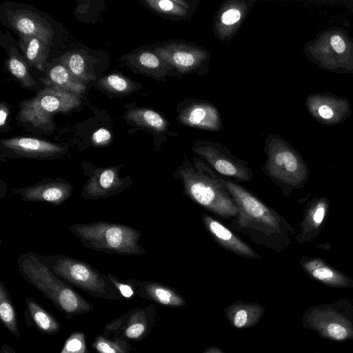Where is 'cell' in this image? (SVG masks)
Segmentation results:
<instances>
[{
    "label": "cell",
    "mask_w": 353,
    "mask_h": 353,
    "mask_svg": "<svg viewBox=\"0 0 353 353\" xmlns=\"http://www.w3.org/2000/svg\"><path fill=\"white\" fill-rule=\"evenodd\" d=\"M200 0H145L144 4L154 13L172 21L190 20Z\"/></svg>",
    "instance_id": "cb8c5ba5"
},
{
    "label": "cell",
    "mask_w": 353,
    "mask_h": 353,
    "mask_svg": "<svg viewBox=\"0 0 353 353\" xmlns=\"http://www.w3.org/2000/svg\"><path fill=\"white\" fill-rule=\"evenodd\" d=\"M330 202L327 196H316L310 200L299 223L300 230L294 236L299 244L316 238L324 228L330 212Z\"/></svg>",
    "instance_id": "ac0fdd59"
},
{
    "label": "cell",
    "mask_w": 353,
    "mask_h": 353,
    "mask_svg": "<svg viewBox=\"0 0 353 353\" xmlns=\"http://www.w3.org/2000/svg\"><path fill=\"white\" fill-rule=\"evenodd\" d=\"M25 301L24 317L28 327L46 334H56L60 331L61 324L57 319L34 299L26 297Z\"/></svg>",
    "instance_id": "d4e9b609"
},
{
    "label": "cell",
    "mask_w": 353,
    "mask_h": 353,
    "mask_svg": "<svg viewBox=\"0 0 353 353\" xmlns=\"http://www.w3.org/2000/svg\"><path fill=\"white\" fill-rule=\"evenodd\" d=\"M80 103V99L76 94L52 86L41 90L35 97L23 101L19 116L23 121L49 132L53 128V114L67 112L77 108Z\"/></svg>",
    "instance_id": "9c48e42d"
},
{
    "label": "cell",
    "mask_w": 353,
    "mask_h": 353,
    "mask_svg": "<svg viewBox=\"0 0 353 353\" xmlns=\"http://www.w3.org/2000/svg\"><path fill=\"white\" fill-rule=\"evenodd\" d=\"M8 109L3 104L1 105L0 109V126L3 128L8 117Z\"/></svg>",
    "instance_id": "74e56055"
},
{
    "label": "cell",
    "mask_w": 353,
    "mask_h": 353,
    "mask_svg": "<svg viewBox=\"0 0 353 353\" xmlns=\"http://www.w3.org/2000/svg\"><path fill=\"white\" fill-rule=\"evenodd\" d=\"M73 185L61 177L44 178L31 185L14 188L12 192L19 195L24 201L45 202L60 205L72 196Z\"/></svg>",
    "instance_id": "e0dca14e"
},
{
    "label": "cell",
    "mask_w": 353,
    "mask_h": 353,
    "mask_svg": "<svg viewBox=\"0 0 353 353\" xmlns=\"http://www.w3.org/2000/svg\"><path fill=\"white\" fill-rule=\"evenodd\" d=\"M124 164L97 167L90 163H82L83 174L88 179L83 185L81 196L85 200H98L116 196L133 185L130 175L121 177L120 171Z\"/></svg>",
    "instance_id": "7c38bea8"
},
{
    "label": "cell",
    "mask_w": 353,
    "mask_h": 353,
    "mask_svg": "<svg viewBox=\"0 0 353 353\" xmlns=\"http://www.w3.org/2000/svg\"><path fill=\"white\" fill-rule=\"evenodd\" d=\"M99 84L114 92L125 93L134 86L128 79L117 74H110L99 81Z\"/></svg>",
    "instance_id": "836d02e7"
},
{
    "label": "cell",
    "mask_w": 353,
    "mask_h": 353,
    "mask_svg": "<svg viewBox=\"0 0 353 353\" xmlns=\"http://www.w3.org/2000/svg\"><path fill=\"white\" fill-rule=\"evenodd\" d=\"M305 105L310 116L325 126L340 124L352 114L349 100L331 92L310 93L305 100Z\"/></svg>",
    "instance_id": "5bb4252c"
},
{
    "label": "cell",
    "mask_w": 353,
    "mask_h": 353,
    "mask_svg": "<svg viewBox=\"0 0 353 353\" xmlns=\"http://www.w3.org/2000/svg\"><path fill=\"white\" fill-rule=\"evenodd\" d=\"M299 264L312 280L336 289L353 288V279L319 256H301Z\"/></svg>",
    "instance_id": "d6986e66"
},
{
    "label": "cell",
    "mask_w": 353,
    "mask_h": 353,
    "mask_svg": "<svg viewBox=\"0 0 353 353\" xmlns=\"http://www.w3.org/2000/svg\"><path fill=\"white\" fill-rule=\"evenodd\" d=\"M107 275L121 295L122 299L130 300L137 294L139 281L134 279L122 280L111 273H108Z\"/></svg>",
    "instance_id": "d6a6232c"
},
{
    "label": "cell",
    "mask_w": 353,
    "mask_h": 353,
    "mask_svg": "<svg viewBox=\"0 0 353 353\" xmlns=\"http://www.w3.org/2000/svg\"><path fill=\"white\" fill-rule=\"evenodd\" d=\"M201 219L210 236L223 248L239 256L259 260L262 259L250 245L213 216L203 214Z\"/></svg>",
    "instance_id": "44dd1931"
},
{
    "label": "cell",
    "mask_w": 353,
    "mask_h": 353,
    "mask_svg": "<svg viewBox=\"0 0 353 353\" xmlns=\"http://www.w3.org/2000/svg\"><path fill=\"white\" fill-rule=\"evenodd\" d=\"M8 24L21 35L37 37L51 43L54 32L49 23L37 13L26 9H11L6 13Z\"/></svg>",
    "instance_id": "7402d4cb"
},
{
    "label": "cell",
    "mask_w": 353,
    "mask_h": 353,
    "mask_svg": "<svg viewBox=\"0 0 353 353\" xmlns=\"http://www.w3.org/2000/svg\"><path fill=\"white\" fill-rule=\"evenodd\" d=\"M1 159L25 158L35 160H52L67 152L64 146L32 137H13L1 140Z\"/></svg>",
    "instance_id": "9a60e30c"
},
{
    "label": "cell",
    "mask_w": 353,
    "mask_h": 353,
    "mask_svg": "<svg viewBox=\"0 0 353 353\" xmlns=\"http://www.w3.org/2000/svg\"><path fill=\"white\" fill-rule=\"evenodd\" d=\"M148 310L133 309L108 323L103 333L125 341H139L148 329Z\"/></svg>",
    "instance_id": "ffe728a7"
},
{
    "label": "cell",
    "mask_w": 353,
    "mask_h": 353,
    "mask_svg": "<svg viewBox=\"0 0 353 353\" xmlns=\"http://www.w3.org/2000/svg\"><path fill=\"white\" fill-rule=\"evenodd\" d=\"M134 64L145 74L161 81L166 76L177 77L172 68L157 54L154 48L141 50L134 57Z\"/></svg>",
    "instance_id": "484cf974"
},
{
    "label": "cell",
    "mask_w": 353,
    "mask_h": 353,
    "mask_svg": "<svg viewBox=\"0 0 353 353\" xmlns=\"http://www.w3.org/2000/svg\"><path fill=\"white\" fill-rule=\"evenodd\" d=\"M0 319L4 327L17 339L19 337L17 313L10 293L0 281Z\"/></svg>",
    "instance_id": "83f0119b"
},
{
    "label": "cell",
    "mask_w": 353,
    "mask_h": 353,
    "mask_svg": "<svg viewBox=\"0 0 353 353\" xmlns=\"http://www.w3.org/2000/svg\"><path fill=\"white\" fill-rule=\"evenodd\" d=\"M247 321V312L244 310H239L234 317V324L236 327H242Z\"/></svg>",
    "instance_id": "8d00e7d4"
},
{
    "label": "cell",
    "mask_w": 353,
    "mask_h": 353,
    "mask_svg": "<svg viewBox=\"0 0 353 353\" xmlns=\"http://www.w3.org/2000/svg\"><path fill=\"white\" fill-rule=\"evenodd\" d=\"M254 2V0L223 1L213 19L212 30L215 37L223 41H231L241 29Z\"/></svg>",
    "instance_id": "2e32d148"
},
{
    "label": "cell",
    "mask_w": 353,
    "mask_h": 353,
    "mask_svg": "<svg viewBox=\"0 0 353 353\" xmlns=\"http://www.w3.org/2000/svg\"><path fill=\"white\" fill-rule=\"evenodd\" d=\"M68 230L84 247L97 252L119 256H140L146 253L139 244L141 232L125 224L93 221L72 224Z\"/></svg>",
    "instance_id": "5b68a950"
},
{
    "label": "cell",
    "mask_w": 353,
    "mask_h": 353,
    "mask_svg": "<svg viewBox=\"0 0 353 353\" xmlns=\"http://www.w3.org/2000/svg\"><path fill=\"white\" fill-rule=\"evenodd\" d=\"M38 256L57 276L70 285L96 298L122 299L107 274L101 273L89 263L64 254L43 256L38 254Z\"/></svg>",
    "instance_id": "52a82bcc"
},
{
    "label": "cell",
    "mask_w": 353,
    "mask_h": 353,
    "mask_svg": "<svg viewBox=\"0 0 353 353\" xmlns=\"http://www.w3.org/2000/svg\"><path fill=\"white\" fill-rule=\"evenodd\" d=\"M223 181L239 208L228 228L274 252L286 250L292 243L291 237L296 234L288 220L238 182L224 178Z\"/></svg>",
    "instance_id": "6da1fadb"
},
{
    "label": "cell",
    "mask_w": 353,
    "mask_h": 353,
    "mask_svg": "<svg viewBox=\"0 0 353 353\" xmlns=\"http://www.w3.org/2000/svg\"><path fill=\"white\" fill-rule=\"evenodd\" d=\"M1 353H17L15 350L6 343H3L1 348Z\"/></svg>",
    "instance_id": "ab89813d"
},
{
    "label": "cell",
    "mask_w": 353,
    "mask_h": 353,
    "mask_svg": "<svg viewBox=\"0 0 353 353\" xmlns=\"http://www.w3.org/2000/svg\"><path fill=\"white\" fill-rule=\"evenodd\" d=\"M304 328L316 332L323 339L344 343L353 341V305L347 299L318 303L303 314Z\"/></svg>",
    "instance_id": "ba28073f"
},
{
    "label": "cell",
    "mask_w": 353,
    "mask_h": 353,
    "mask_svg": "<svg viewBox=\"0 0 353 353\" xmlns=\"http://www.w3.org/2000/svg\"><path fill=\"white\" fill-rule=\"evenodd\" d=\"M155 52L174 70L177 77L209 72L211 54L203 46L182 39H172L154 46Z\"/></svg>",
    "instance_id": "30bf717a"
},
{
    "label": "cell",
    "mask_w": 353,
    "mask_h": 353,
    "mask_svg": "<svg viewBox=\"0 0 353 353\" xmlns=\"http://www.w3.org/2000/svg\"><path fill=\"white\" fill-rule=\"evenodd\" d=\"M17 265L22 278L50 301L68 319L93 310L94 306L57 276L43 263L38 254L32 252L21 254Z\"/></svg>",
    "instance_id": "3957f363"
},
{
    "label": "cell",
    "mask_w": 353,
    "mask_h": 353,
    "mask_svg": "<svg viewBox=\"0 0 353 353\" xmlns=\"http://www.w3.org/2000/svg\"><path fill=\"white\" fill-rule=\"evenodd\" d=\"M49 44L32 36L21 35L19 46L28 61L36 68L41 70L48 54Z\"/></svg>",
    "instance_id": "4316f807"
},
{
    "label": "cell",
    "mask_w": 353,
    "mask_h": 353,
    "mask_svg": "<svg viewBox=\"0 0 353 353\" xmlns=\"http://www.w3.org/2000/svg\"><path fill=\"white\" fill-rule=\"evenodd\" d=\"M172 176L181 183L183 194L215 216L230 221L236 216L238 205L223 178L202 158L196 156L190 159L183 154Z\"/></svg>",
    "instance_id": "7a4b0ae2"
},
{
    "label": "cell",
    "mask_w": 353,
    "mask_h": 353,
    "mask_svg": "<svg viewBox=\"0 0 353 353\" xmlns=\"http://www.w3.org/2000/svg\"><path fill=\"white\" fill-rule=\"evenodd\" d=\"M126 119L145 130L151 132L154 137L157 147L167 140L166 136L178 137L179 134L170 130V122L160 112L147 108H136L130 110Z\"/></svg>",
    "instance_id": "603a6c76"
},
{
    "label": "cell",
    "mask_w": 353,
    "mask_h": 353,
    "mask_svg": "<svg viewBox=\"0 0 353 353\" xmlns=\"http://www.w3.org/2000/svg\"><path fill=\"white\" fill-rule=\"evenodd\" d=\"M92 347L97 353H130L132 350L128 341L103 333L95 336Z\"/></svg>",
    "instance_id": "f546056e"
},
{
    "label": "cell",
    "mask_w": 353,
    "mask_h": 353,
    "mask_svg": "<svg viewBox=\"0 0 353 353\" xmlns=\"http://www.w3.org/2000/svg\"><path fill=\"white\" fill-rule=\"evenodd\" d=\"M50 83L59 89L74 94L81 93L85 85L79 79L73 76L63 65H57L49 72Z\"/></svg>",
    "instance_id": "f1b7e54d"
},
{
    "label": "cell",
    "mask_w": 353,
    "mask_h": 353,
    "mask_svg": "<svg viewBox=\"0 0 353 353\" xmlns=\"http://www.w3.org/2000/svg\"><path fill=\"white\" fill-rule=\"evenodd\" d=\"M309 61L337 74H353V37L343 28L331 26L320 31L303 45Z\"/></svg>",
    "instance_id": "8992f818"
},
{
    "label": "cell",
    "mask_w": 353,
    "mask_h": 353,
    "mask_svg": "<svg viewBox=\"0 0 353 353\" xmlns=\"http://www.w3.org/2000/svg\"><path fill=\"white\" fill-rule=\"evenodd\" d=\"M59 353H89L84 333L75 332L70 334Z\"/></svg>",
    "instance_id": "e575fe53"
},
{
    "label": "cell",
    "mask_w": 353,
    "mask_h": 353,
    "mask_svg": "<svg viewBox=\"0 0 353 353\" xmlns=\"http://www.w3.org/2000/svg\"><path fill=\"white\" fill-rule=\"evenodd\" d=\"M62 65L69 72L81 81H88L92 79L87 72L83 57L77 52H68L61 59Z\"/></svg>",
    "instance_id": "4dcf8cb0"
},
{
    "label": "cell",
    "mask_w": 353,
    "mask_h": 353,
    "mask_svg": "<svg viewBox=\"0 0 353 353\" xmlns=\"http://www.w3.org/2000/svg\"><path fill=\"white\" fill-rule=\"evenodd\" d=\"M192 151L216 172L236 182H250L253 171L248 163L235 157L229 149L213 141L194 140Z\"/></svg>",
    "instance_id": "8fae6325"
},
{
    "label": "cell",
    "mask_w": 353,
    "mask_h": 353,
    "mask_svg": "<svg viewBox=\"0 0 353 353\" xmlns=\"http://www.w3.org/2000/svg\"><path fill=\"white\" fill-rule=\"evenodd\" d=\"M11 74L26 87H31L35 81L32 79L23 61L16 56H10L8 61Z\"/></svg>",
    "instance_id": "1f68e13d"
},
{
    "label": "cell",
    "mask_w": 353,
    "mask_h": 353,
    "mask_svg": "<svg viewBox=\"0 0 353 353\" xmlns=\"http://www.w3.org/2000/svg\"><path fill=\"white\" fill-rule=\"evenodd\" d=\"M266 159L262 171L277 186L283 196L289 197L294 190L304 188L310 170L299 152L277 134L265 139Z\"/></svg>",
    "instance_id": "277c9868"
},
{
    "label": "cell",
    "mask_w": 353,
    "mask_h": 353,
    "mask_svg": "<svg viewBox=\"0 0 353 353\" xmlns=\"http://www.w3.org/2000/svg\"><path fill=\"white\" fill-rule=\"evenodd\" d=\"M111 139V132L105 128H99L92 135V141L93 144L98 147L108 145Z\"/></svg>",
    "instance_id": "d590c367"
},
{
    "label": "cell",
    "mask_w": 353,
    "mask_h": 353,
    "mask_svg": "<svg viewBox=\"0 0 353 353\" xmlns=\"http://www.w3.org/2000/svg\"><path fill=\"white\" fill-rule=\"evenodd\" d=\"M177 122L185 127L219 132L223 128L219 110L209 101L187 98L176 105Z\"/></svg>",
    "instance_id": "4fadbf2b"
},
{
    "label": "cell",
    "mask_w": 353,
    "mask_h": 353,
    "mask_svg": "<svg viewBox=\"0 0 353 353\" xmlns=\"http://www.w3.org/2000/svg\"><path fill=\"white\" fill-rule=\"evenodd\" d=\"M7 183L3 179H1L0 199H3L5 196L7 192Z\"/></svg>",
    "instance_id": "f35d334b"
}]
</instances>
